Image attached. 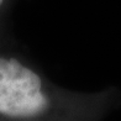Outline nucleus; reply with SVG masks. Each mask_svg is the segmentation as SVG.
Wrapping results in <instances>:
<instances>
[{"instance_id": "nucleus-1", "label": "nucleus", "mask_w": 121, "mask_h": 121, "mask_svg": "<svg viewBox=\"0 0 121 121\" xmlns=\"http://www.w3.org/2000/svg\"><path fill=\"white\" fill-rule=\"evenodd\" d=\"M41 78L15 58L0 57V115L13 119L38 116L48 108Z\"/></svg>"}, {"instance_id": "nucleus-2", "label": "nucleus", "mask_w": 121, "mask_h": 121, "mask_svg": "<svg viewBox=\"0 0 121 121\" xmlns=\"http://www.w3.org/2000/svg\"><path fill=\"white\" fill-rule=\"evenodd\" d=\"M3 1H4V0H0V6H1V4H3Z\"/></svg>"}]
</instances>
